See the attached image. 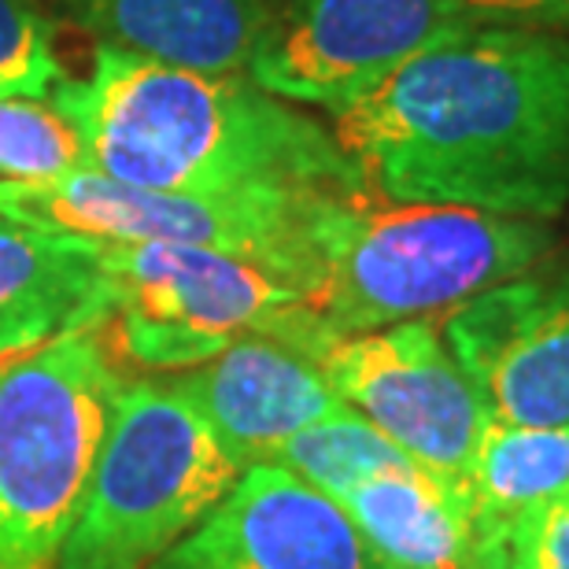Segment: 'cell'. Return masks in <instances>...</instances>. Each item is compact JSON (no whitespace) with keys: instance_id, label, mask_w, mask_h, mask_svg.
<instances>
[{"instance_id":"4","label":"cell","mask_w":569,"mask_h":569,"mask_svg":"<svg viewBox=\"0 0 569 569\" xmlns=\"http://www.w3.org/2000/svg\"><path fill=\"white\" fill-rule=\"evenodd\" d=\"M111 351L82 326L0 359V569H60L127 378Z\"/></svg>"},{"instance_id":"17","label":"cell","mask_w":569,"mask_h":569,"mask_svg":"<svg viewBox=\"0 0 569 569\" xmlns=\"http://www.w3.org/2000/svg\"><path fill=\"white\" fill-rule=\"evenodd\" d=\"M274 462L333 499L348 485L362 481V477L396 470V466H407L415 459L403 455L381 429H373L367 418L345 403L340 411L322 418V422L296 432L278 451Z\"/></svg>"},{"instance_id":"8","label":"cell","mask_w":569,"mask_h":569,"mask_svg":"<svg viewBox=\"0 0 569 569\" xmlns=\"http://www.w3.org/2000/svg\"><path fill=\"white\" fill-rule=\"evenodd\" d=\"M466 27L473 19L455 0H274L248 78L333 119Z\"/></svg>"},{"instance_id":"21","label":"cell","mask_w":569,"mask_h":569,"mask_svg":"<svg viewBox=\"0 0 569 569\" xmlns=\"http://www.w3.org/2000/svg\"><path fill=\"white\" fill-rule=\"evenodd\" d=\"M473 22L521 30H569V0H455Z\"/></svg>"},{"instance_id":"10","label":"cell","mask_w":569,"mask_h":569,"mask_svg":"<svg viewBox=\"0 0 569 569\" xmlns=\"http://www.w3.org/2000/svg\"><path fill=\"white\" fill-rule=\"evenodd\" d=\"M492 422L569 426V267H532L440 318Z\"/></svg>"},{"instance_id":"12","label":"cell","mask_w":569,"mask_h":569,"mask_svg":"<svg viewBox=\"0 0 569 569\" xmlns=\"http://www.w3.org/2000/svg\"><path fill=\"white\" fill-rule=\"evenodd\" d=\"M170 378L241 470L274 462L296 432L345 407L318 356L263 333L241 337L214 359Z\"/></svg>"},{"instance_id":"9","label":"cell","mask_w":569,"mask_h":569,"mask_svg":"<svg viewBox=\"0 0 569 569\" xmlns=\"http://www.w3.org/2000/svg\"><path fill=\"white\" fill-rule=\"evenodd\" d=\"M318 362L351 411L381 429L422 470L466 488L492 415L451 356L440 318L329 340Z\"/></svg>"},{"instance_id":"18","label":"cell","mask_w":569,"mask_h":569,"mask_svg":"<svg viewBox=\"0 0 569 569\" xmlns=\"http://www.w3.org/2000/svg\"><path fill=\"white\" fill-rule=\"evenodd\" d=\"M89 170L82 133L52 97H0V181H56Z\"/></svg>"},{"instance_id":"11","label":"cell","mask_w":569,"mask_h":569,"mask_svg":"<svg viewBox=\"0 0 569 569\" xmlns=\"http://www.w3.org/2000/svg\"><path fill=\"white\" fill-rule=\"evenodd\" d=\"M152 569H396L345 507L278 462L248 466L233 492Z\"/></svg>"},{"instance_id":"14","label":"cell","mask_w":569,"mask_h":569,"mask_svg":"<svg viewBox=\"0 0 569 569\" xmlns=\"http://www.w3.org/2000/svg\"><path fill=\"white\" fill-rule=\"evenodd\" d=\"M104 326V278L82 241L0 211V359Z\"/></svg>"},{"instance_id":"16","label":"cell","mask_w":569,"mask_h":569,"mask_svg":"<svg viewBox=\"0 0 569 569\" xmlns=\"http://www.w3.org/2000/svg\"><path fill=\"white\" fill-rule=\"evenodd\" d=\"M470 551L466 569H507L518 518L569 488V426L485 429L470 470Z\"/></svg>"},{"instance_id":"3","label":"cell","mask_w":569,"mask_h":569,"mask_svg":"<svg viewBox=\"0 0 569 569\" xmlns=\"http://www.w3.org/2000/svg\"><path fill=\"white\" fill-rule=\"evenodd\" d=\"M307 307L329 340L443 318L540 267L555 226L462 203L392 200L367 181L329 189L311 214Z\"/></svg>"},{"instance_id":"2","label":"cell","mask_w":569,"mask_h":569,"mask_svg":"<svg viewBox=\"0 0 569 569\" xmlns=\"http://www.w3.org/2000/svg\"><path fill=\"white\" fill-rule=\"evenodd\" d=\"M52 100L82 133L89 170L138 189L241 197L362 181L333 127L248 74L186 71L97 44L89 74L63 78Z\"/></svg>"},{"instance_id":"1","label":"cell","mask_w":569,"mask_h":569,"mask_svg":"<svg viewBox=\"0 0 569 569\" xmlns=\"http://www.w3.org/2000/svg\"><path fill=\"white\" fill-rule=\"evenodd\" d=\"M329 127L381 197L551 222L569 211V38L473 22Z\"/></svg>"},{"instance_id":"15","label":"cell","mask_w":569,"mask_h":569,"mask_svg":"<svg viewBox=\"0 0 569 569\" xmlns=\"http://www.w3.org/2000/svg\"><path fill=\"white\" fill-rule=\"evenodd\" d=\"M333 499L396 569H466L470 492L418 462L362 477Z\"/></svg>"},{"instance_id":"6","label":"cell","mask_w":569,"mask_h":569,"mask_svg":"<svg viewBox=\"0 0 569 569\" xmlns=\"http://www.w3.org/2000/svg\"><path fill=\"white\" fill-rule=\"evenodd\" d=\"M104 278V329L144 373H181L241 337H281L322 356L307 296L274 270L197 244H89Z\"/></svg>"},{"instance_id":"13","label":"cell","mask_w":569,"mask_h":569,"mask_svg":"<svg viewBox=\"0 0 569 569\" xmlns=\"http://www.w3.org/2000/svg\"><path fill=\"white\" fill-rule=\"evenodd\" d=\"M56 22L163 67L248 74L274 0H49Z\"/></svg>"},{"instance_id":"5","label":"cell","mask_w":569,"mask_h":569,"mask_svg":"<svg viewBox=\"0 0 569 569\" xmlns=\"http://www.w3.org/2000/svg\"><path fill=\"white\" fill-rule=\"evenodd\" d=\"M241 473L170 373L122 378L60 569H152L233 492Z\"/></svg>"},{"instance_id":"20","label":"cell","mask_w":569,"mask_h":569,"mask_svg":"<svg viewBox=\"0 0 569 569\" xmlns=\"http://www.w3.org/2000/svg\"><path fill=\"white\" fill-rule=\"evenodd\" d=\"M507 569H569V488L518 518Z\"/></svg>"},{"instance_id":"19","label":"cell","mask_w":569,"mask_h":569,"mask_svg":"<svg viewBox=\"0 0 569 569\" xmlns=\"http://www.w3.org/2000/svg\"><path fill=\"white\" fill-rule=\"evenodd\" d=\"M49 0H0V97H52L63 82Z\"/></svg>"},{"instance_id":"7","label":"cell","mask_w":569,"mask_h":569,"mask_svg":"<svg viewBox=\"0 0 569 569\" xmlns=\"http://www.w3.org/2000/svg\"><path fill=\"white\" fill-rule=\"evenodd\" d=\"M340 189V186H333ZM329 189L300 192H200L138 189L97 170L56 181H0V211L44 233L89 244H197L241 256L307 289L311 267V214ZM307 296V292H303Z\"/></svg>"}]
</instances>
